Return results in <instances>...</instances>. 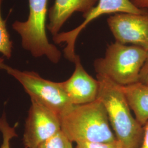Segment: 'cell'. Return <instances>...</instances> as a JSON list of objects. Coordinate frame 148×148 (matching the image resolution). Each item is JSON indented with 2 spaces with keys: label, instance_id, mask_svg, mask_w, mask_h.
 I'll return each instance as SVG.
<instances>
[{
  "label": "cell",
  "instance_id": "277c9868",
  "mask_svg": "<svg viewBox=\"0 0 148 148\" xmlns=\"http://www.w3.org/2000/svg\"><path fill=\"white\" fill-rule=\"evenodd\" d=\"M48 0H29V13L25 21H16L12 28L21 36L23 48L35 58L45 56L52 63L57 64L62 53L49 42L46 33V17Z\"/></svg>",
  "mask_w": 148,
  "mask_h": 148
},
{
  "label": "cell",
  "instance_id": "ac0fdd59",
  "mask_svg": "<svg viewBox=\"0 0 148 148\" xmlns=\"http://www.w3.org/2000/svg\"><path fill=\"white\" fill-rule=\"evenodd\" d=\"M144 136L140 148H148V121L143 126Z\"/></svg>",
  "mask_w": 148,
  "mask_h": 148
},
{
  "label": "cell",
  "instance_id": "4fadbf2b",
  "mask_svg": "<svg viewBox=\"0 0 148 148\" xmlns=\"http://www.w3.org/2000/svg\"><path fill=\"white\" fill-rule=\"evenodd\" d=\"M0 120V131L2 134L3 138L2 143L0 148H11L10 142L11 139L13 138L18 136L16 132V127L17 125L16 124L14 127H11L7 121L5 113L1 117Z\"/></svg>",
  "mask_w": 148,
  "mask_h": 148
},
{
  "label": "cell",
  "instance_id": "e0dca14e",
  "mask_svg": "<svg viewBox=\"0 0 148 148\" xmlns=\"http://www.w3.org/2000/svg\"><path fill=\"white\" fill-rule=\"evenodd\" d=\"M131 1L138 9L148 11V0H131Z\"/></svg>",
  "mask_w": 148,
  "mask_h": 148
},
{
  "label": "cell",
  "instance_id": "3957f363",
  "mask_svg": "<svg viewBox=\"0 0 148 148\" xmlns=\"http://www.w3.org/2000/svg\"><path fill=\"white\" fill-rule=\"evenodd\" d=\"M147 54V51L143 48L115 41L108 46L103 57L95 59L94 68L97 74L117 85H131L139 81Z\"/></svg>",
  "mask_w": 148,
  "mask_h": 148
},
{
  "label": "cell",
  "instance_id": "8fae6325",
  "mask_svg": "<svg viewBox=\"0 0 148 148\" xmlns=\"http://www.w3.org/2000/svg\"><path fill=\"white\" fill-rule=\"evenodd\" d=\"M121 87L135 118L143 126L148 121V85L138 81Z\"/></svg>",
  "mask_w": 148,
  "mask_h": 148
},
{
  "label": "cell",
  "instance_id": "7a4b0ae2",
  "mask_svg": "<svg viewBox=\"0 0 148 148\" xmlns=\"http://www.w3.org/2000/svg\"><path fill=\"white\" fill-rule=\"evenodd\" d=\"M61 131L71 143L113 142L106 108L99 99L82 105H73L59 116Z\"/></svg>",
  "mask_w": 148,
  "mask_h": 148
},
{
  "label": "cell",
  "instance_id": "7c38bea8",
  "mask_svg": "<svg viewBox=\"0 0 148 148\" xmlns=\"http://www.w3.org/2000/svg\"><path fill=\"white\" fill-rule=\"evenodd\" d=\"M0 0V53L7 59L10 58L12 53L13 42L6 27L5 21L2 16V4Z\"/></svg>",
  "mask_w": 148,
  "mask_h": 148
},
{
  "label": "cell",
  "instance_id": "9a60e30c",
  "mask_svg": "<svg viewBox=\"0 0 148 148\" xmlns=\"http://www.w3.org/2000/svg\"><path fill=\"white\" fill-rule=\"evenodd\" d=\"M76 148H122L116 140L113 142H83L76 143Z\"/></svg>",
  "mask_w": 148,
  "mask_h": 148
},
{
  "label": "cell",
  "instance_id": "ffe728a7",
  "mask_svg": "<svg viewBox=\"0 0 148 148\" xmlns=\"http://www.w3.org/2000/svg\"><path fill=\"white\" fill-rule=\"evenodd\" d=\"M73 148V145H71V146H70V148Z\"/></svg>",
  "mask_w": 148,
  "mask_h": 148
},
{
  "label": "cell",
  "instance_id": "30bf717a",
  "mask_svg": "<svg viewBox=\"0 0 148 148\" xmlns=\"http://www.w3.org/2000/svg\"><path fill=\"white\" fill-rule=\"evenodd\" d=\"M98 0H55L48 11L49 23L47 28L53 36L58 34L65 22L75 12L87 14Z\"/></svg>",
  "mask_w": 148,
  "mask_h": 148
},
{
  "label": "cell",
  "instance_id": "6da1fadb",
  "mask_svg": "<svg viewBox=\"0 0 148 148\" xmlns=\"http://www.w3.org/2000/svg\"><path fill=\"white\" fill-rule=\"evenodd\" d=\"M97 99L106 108L110 126L122 148H140L144 129L133 116L121 87L105 76L97 74Z\"/></svg>",
  "mask_w": 148,
  "mask_h": 148
},
{
  "label": "cell",
  "instance_id": "8992f818",
  "mask_svg": "<svg viewBox=\"0 0 148 148\" xmlns=\"http://www.w3.org/2000/svg\"><path fill=\"white\" fill-rule=\"evenodd\" d=\"M147 11L138 9L133 5L131 0H98L97 4L83 17L84 21L78 27L67 32L59 33L53 36L54 42L57 44L65 43L64 49L65 57L74 63L77 55L75 53V43L79 34L90 23L99 16L108 14L128 13L139 14Z\"/></svg>",
  "mask_w": 148,
  "mask_h": 148
},
{
  "label": "cell",
  "instance_id": "5b68a950",
  "mask_svg": "<svg viewBox=\"0 0 148 148\" xmlns=\"http://www.w3.org/2000/svg\"><path fill=\"white\" fill-rule=\"evenodd\" d=\"M2 69L21 84L31 100L46 106L59 116L73 106L60 82L45 79L35 71H21L5 64Z\"/></svg>",
  "mask_w": 148,
  "mask_h": 148
},
{
  "label": "cell",
  "instance_id": "52a82bcc",
  "mask_svg": "<svg viewBox=\"0 0 148 148\" xmlns=\"http://www.w3.org/2000/svg\"><path fill=\"white\" fill-rule=\"evenodd\" d=\"M25 125V148H36L61 131L59 116L46 106L31 100Z\"/></svg>",
  "mask_w": 148,
  "mask_h": 148
},
{
  "label": "cell",
  "instance_id": "9c48e42d",
  "mask_svg": "<svg viewBox=\"0 0 148 148\" xmlns=\"http://www.w3.org/2000/svg\"><path fill=\"white\" fill-rule=\"evenodd\" d=\"M75 70L70 77L60 82L73 105H82L97 100L99 82L87 73L77 55L75 62Z\"/></svg>",
  "mask_w": 148,
  "mask_h": 148
},
{
  "label": "cell",
  "instance_id": "d6986e66",
  "mask_svg": "<svg viewBox=\"0 0 148 148\" xmlns=\"http://www.w3.org/2000/svg\"><path fill=\"white\" fill-rule=\"evenodd\" d=\"M4 59L2 57H0V69H2L3 65L4 64ZM0 125H1V120H0Z\"/></svg>",
  "mask_w": 148,
  "mask_h": 148
},
{
  "label": "cell",
  "instance_id": "ba28073f",
  "mask_svg": "<svg viewBox=\"0 0 148 148\" xmlns=\"http://www.w3.org/2000/svg\"><path fill=\"white\" fill-rule=\"evenodd\" d=\"M107 23L116 42L137 46L148 51V12L117 13L109 16Z\"/></svg>",
  "mask_w": 148,
  "mask_h": 148
},
{
  "label": "cell",
  "instance_id": "2e32d148",
  "mask_svg": "<svg viewBox=\"0 0 148 148\" xmlns=\"http://www.w3.org/2000/svg\"><path fill=\"white\" fill-rule=\"evenodd\" d=\"M139 82L148 85V50L146 59L139 74Z\"/></svg>",
  "mask_w": 148,
  "mask_h": 148
},
{
  "label": "cell",
  "instance_id": "5bb4252c",
  "mask_svg": "<svg viewBox=\"0 0 148 148\" xmlns=\"http://www.w3.org/2000/svg\"><path fill=\"white\" fill-rule=\"evenodd\" d=\"M72 143L60 131L53 137L41 143L36 148H69Z\"/></svg>",
  "mask_w": 148,
  "mask_h": 148
}]
</instances>
